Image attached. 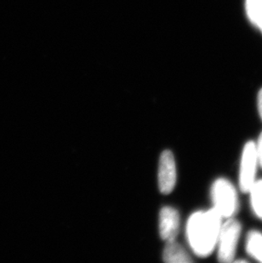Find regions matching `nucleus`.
<instances>
[{
  "instance_id": "13",
  "label": "nucleus",
  "mask_w": 262,
  "mask_h": 263,
  "mask_svg": "<svg viewBox=\"0 0 262 263\" xmlns=\"http://www.w3.org/2000/svg\"><path fill=\"white\" fill-rule=\"evenodd\" d=\"M257 27L258 28H260V30H261L262 32V18L261 20L260 21V23H258Z\"/></svg>"
},
{
  "instance_id": "7",
  "label": "nucleus",
  "mask_w": 262,
  "mask_h": 263,
  "mask_svg": "<svg viewBox=\"0 0 262 263\" xmlns=\"http://www.w3.org/2000/svg\"><path fill=\"white\" fill-rule=\"evenodd\" d=\"M163 260L167 263L192 262L189 254L176 240L168 241L163 250Z\"/></svg>"
},
{
  "instance_id": "11",
  "label": "nucleus",
  "mask_w": 262,
  "mask_h": 263,
  "mask_svg": "<svg viewBox=\"0 0 262 263\" xmlns=\"http://www.w3.org/2000/svg\"><path fill=\"white\" fill-rule=\"evenodd\" d=\"M256 147V154H257L258 163L262 168V133L259 137L257 144H255Z\"/></svg>"
},
{
  "instance_id": "4",
  "label": "nucleus",
  "mask_w": 262,
  "mask_h": 263,
  "mask_svg": "<svg viewBox=\"0 0 262 263\" xmlns=\"http://www.w3.org/2000/svg\"><path fill=\"white\" fill-rule=\"evenodd\" d=\"M258 164L255 143L254 142H247L242 150L240 164L239 186L242 193H249L255 183Z\"/></svg>"
},
{
  "instance_id": "1",
  "label": "nucleus",
  "mask_w": 262,
  "mask_h": 263,
  "mask_svg": "<svg viewBox=\"0 0 262 263\" xmlns=\"http://www.w3.org/2000/svg\"><path fill=\"white\" fill-rule=\"evenodd\" d=\"M222 217L213 208L193 213L186 225V237L196 256L208 257L217 245Z\"/></svg>"
},
{
  "instance_id": "9",
  "label": "nucleus",
  "mask_w": 262,
  "mask_h": 263,
  "mask_svg": "<svg viewBox=\"0 0 262 263\" xmlns=\"http://www.w3.org/2000/svg\"><path fill=\"white\" fill-rule=\"evenodd\" d=\"M249 193H250V201L253 211L262 220V180L255 181Z\"/></svg>"
},
{
  "instance_id": "6",
  "label": "nucleus",
  "mask_w": 262,
  "mask_h": 263,
  "mask_svg": "<svg viewBox=\"0 0 262 263\" xmlns=\"http://www.w3.org/2000/svg\"><path fill=\"white\" fill-rule=\"evenodd\" d=\"M180 228V215L176 209L165 206L159 213V234L162 239L176 240Z\"/></svg>"
},
{
  "instance_id": "8",
  "label": "nucleus",
  "mask_w": 262,
  "mask_h": 263,
  "mask_svg": "<svg viewBox=\"0 0 262 263\" xmlns=\"http://www.w3.org/2000/svg\"><path fill=\"white\" fill-rule=\"evenodd\" d=\"M246 251L251 257L262 262V234L258 231H250L247 236Z\"/></svg>"
},
{
  "instance_id": "10",
  "label": "nucleus",
  "mask_w": 262,
  "mask_h": 263,
  "mask_svg": "<svg viewBox=\"0 0 262 263\" xmlns=\"http://www.w3.org/2000/svg\"><path fill=\"white\" fill-rule=\"evenodd\" d=\"M246 10L251 23L257 26L262 18V0H246Z\"/></svg>"
},
{
  "instance_id": "2",
  "label": "nucleus",
  "mask_w": 262,
  "mask_h": 263,
  "mask_svg": "<svg viewBox=\"0 0 262 263\" xmlns=\"http://www.w3.org/2000/svg\"><path fill=\"white\" fill-rule=\"evenodd\" d=\"M214 209L222 218H231L238 211L237 191L233 184L225 178H219L211 187Z\"/></svg>"
},
{
  "instance_id": "5",
  "label": "nucleus",
  "mask_w": 262,
  "mask_h": 263,
  "mask_svg": "<svg viewBox=\"0 0 262 263\" xmlns=\"http://www.w3.org/2000/svg\"><path fill=\"white\" fill-rule=\"evenodd\" d=\"M176 183V166L174 155L166 150L161 154L158 165V186L163 194H171Z\"/></svg>"
},
{
  "instance_id": "12",
  "label": "nucleus",
  "mask_w": 262,
  "mask_h": 263,
  "mask_svg": "<svg viewBox=\"0 0 262 263\" xmlns=\"http://www.w3.org/2000/svg\"><path fill=\"white\" fill-rule=\"evenodd\" d=\"M257 106L259 114H260V118H261L262 119V89H260L259 94H258Z\"/></svg>"
},
{
  "instance_id": "3",
  "label": "nucleus",
  "mask_w": 262,
  "mask_h": 263,
  "mask_svg": "<svg viewBox=\"0 0 262 263\" xmlns=\"http://www.w3.org/2000/svg\"><path fill=\"white\" fill-rule=\"evenodd\" d=\"M241 230L239 221L233 217L228 218L225 223L221 224L216 245L218 261L223 263L233 261Z\"/></svg>"
}]
</instances>
